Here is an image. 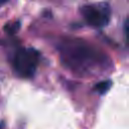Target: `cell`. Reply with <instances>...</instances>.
I'll use <instances>...</instances> for the list:
<instances>
[{"label": "cell", "instance_id": "6da1fadb", "mask_svg": "<svg viewBox=\"0 0 129 129\" xmlns=\"http://www.w3.org/2000/svg\"><path fill=\"white\" fill-rule=\"evenodd\" d=\"M58 51L62 63L80 75L101 74L110 66L104 53L82 39H63L58 46Z\"/></svg>", "mask_w": 129, "mask_h": 129}, {"label": "cell", "instance_id": "ba28073f", "mask_svg": "<svg viewBox=\"0 0 129 129\" xmlns=\"http://www.w3.org/2000/svg\"><path fill=\"white\" fill-rule=\"evenodd\" d=\"M0 129H5V128H4V124H3V123H0Z\"/></svg>", "mask_w": 129, "mask_h": 129}, {"label": "cell", "instance_id": "277c9868", "mask_svg": "<svg viewBox=\"0 0 129 129\" xmlns=\"http://www.w3.org/2000/svg\"><path fill=\"white\" fill-rule=\"evenodd\" d=\"M112 87V82L110 80H107V81H102V82H99L95 87L94 89L101 95L103 94H106Z\"/></svg>", "mask_w": 129, "mask_h": 129}, {"label": "cell", "instance_id": "3957f363", "mask_svg": "<svg viewBox=\"0 0 129 129\" xmlns=\"http://www.w3.org/2000/svg\"><path fill=\"white\" fill-rule=\"evenodd\" d=\"M85 20L94 27H103L109 22V11L103 6L85 5L81 8Z\"/></svg>", "mask_w": 129, "mask_h": 129}, {"label": "cell", "instance_id": "52a82bcc", "mask_svg": "<svg viewBox=\"0 0 129 129\" xmlns=\"http://www.w3.org/2000/svg\"><path fill=\"white\" fill-rule=\"evenodd\" d=\"M9 0H0V5H3L4 3H6V2H8Z\"/></svg>", "mask_w": 129, "mask_h": 129}, {"label": "cell", "instance_id": "7a4b0ae2", "mask_svg": "<svg viewBox=\"0 0 129 129\" xmlns=\"http://www.w3.org/2000/svg\"><path fill=\"white\" fill-rule=\"evenodd\" d=\"M39 53L34 48H20L13 56V68L21 78H31L37 68Z\"/></svg>", "mask_w": 129, "mask_h": 129}, {"label": "cell", "instance_id": "5b68a950", "mask_svg": "<svg viewBox=\"0 0 129 129\" xmlns=\"http://www.w3.org/2000/svg\"><path fill=\"white\" fill-rule=\"evenodd\" d=\"M19 27V23L18 22H15V23H12V24H9V25H6L5 29L9 32V33H14Z\"/></svg>", "mask_w": 129, "mask_h": 129}, {"label": "cell", "instance_id": "8992f818", "mask_svg": "<svg viewBox=\"0 0 129 129\" xmlns=\"http://www.w3.org/2000/svg\"><path fill=\"white\" fill-rule=\"evenodd\" d=\"M126 34H127V38H128V41H129V25L126 28Z\"/></svg>", "mask_w": 129, "mask_h": 129}]
</instances>
